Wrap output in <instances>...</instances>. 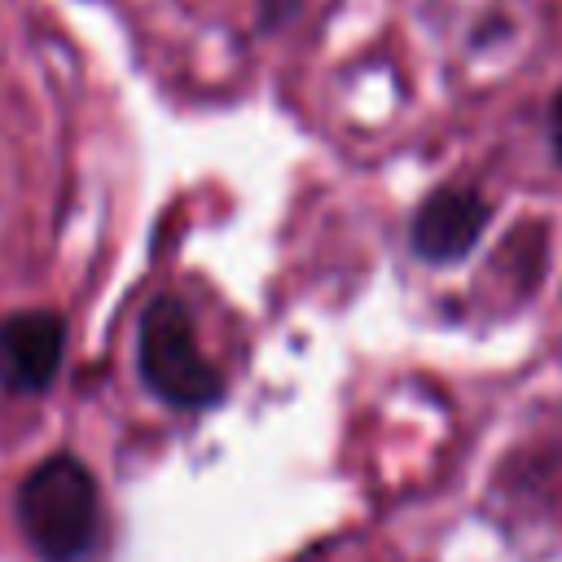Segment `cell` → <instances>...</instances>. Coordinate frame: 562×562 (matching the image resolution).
<instances>
[{"label":"cell","mask_w":562,"mask_h":562,"mask_svg":"<svg viewBox=\"0 0 562 562\" xmlns=\"http://www.w3.org/2000/svg\"><path fill=\"white\" fill-rule=\"evenodd\" d=\"M18 522L44 562H88L101 544V492L92 470L53 452L18 487Z\"/></svg>","instance_id":"1"},{"label":"cell","mask_w":562,"mask_h":562,"mask_svg":"<svg viewBox=\"0 0 562 562\" xmlns=\"http://www.w3.org/2000/svg\"><path fill=\"white\" fill-rule=\"evenodd\" d=\"M136 347H140V356H136L140 378L158 400H167L176 408H206L211 400H220V373L202 356L193 321L180 299L158 294L145 307Z\"/></svg>","instance_id":"2"},{"label":"cell","mask_w":562,"mask_h":562,"mask_svg":"<svg viewBox=\"0 0 562 562\" xmlns=\"http://www.w3.org/2000/svg\"><path fill=\"white\" fill-rule=\"evenodd\" d=\"M66 325L57 312H13L0 321V386L13 395L44 391L61 369Z\"/></svg>","instance_id":"3"},{"label":"cell","mask_w":562,"mask_h":562,"mask_svg":"<svg viewBox=\"0 0 562 562\" xmlns=\"http://www.w3.org/2000/svg\"><path fill=\"white\" fill-rule=\"evenodd\" d=\"M492 206L474 189H439L413 215V250L426 263H452L483 237Z\"/></svg>","instance_id":"4"},{"label":"cell","mask_w":562,"mask_h":562,"mask_svg":"<svg viewBox=\"0 0 562 562\" xmlns=\"http://www.w3.org/2000/svg\"><path fill=\"white\" fill-rule=\"evenodd\" d=\"M549 140H553V154H558V162H562V92H558V101H553V110H549Z\"/></svg>","instance_id":"5"}]
</instances>
